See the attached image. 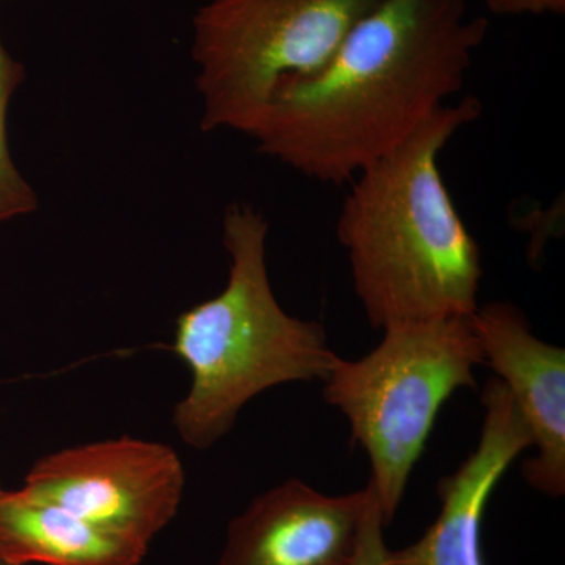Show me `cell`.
Wrapping results in <instances>:
<instances>
[{
	"mask_svg": "<svg viewBox=\"0 0 565 565\" xmlns=\"http://www.w3.org/2000/svg\"><path fill=\"white\" fill-rule=\"evenodd\" d=\"M484 364L470 318L388 327L373 351L338 356L323 379V397L351 426L366 452L370 484L388 526L423 456L438 412L459 388H476Z\"/></svg>",
	"mask_w": 565,
	"mask_h": 565,
	"instance_id": "cell-4",
	"label": "cell"
},
{
	"mask_svg": "<svg viewBox=\"0 0 565 565\" xmlns=\"http://www.w3.org/2000/svg\"><path fill=\"white\" fill-rule=\"evenodd\" d=\"M267 232L262 212L232 204L223 217L228 281L178 318L173 352L191 371V388L174 407L173 424L200 451L233 429L253 397L282 384L323 381L338 359L322 323L288 315L278 303Z\"/></svg>",
	"mask_w": 565,
	"mask_h": 565,
	"instance_id": "cell-3",
	"label": "cell"
},
{
	"mask_svg": "<svg viewBox=\"0 0 565 565\" xmlns=\"http://www.w3.org/2000/svg\"><path fill=\"white\" fill-rule=\"evenodd\" d=\"M481 401L478 446L455 473L440 479L437 519L414 544L390 550L392 565H486L481 533L487 504L516 457L533 448V435L500 379L487 382Z\"/></svg>",
	"mask_w": 565,
	"mask_h": 565,
	"instance_id": "cell-9",
	"label": "cell"
},
{
	"mask_svg": "<svg viewBox=\"0 0 565 565\" xmlns=\"http://www.w3.org/2000/svg\"><path fill=\"white\" fill-rule=\"evenodd\" d=\"M184 484L172 446L120 437L44 456L22 490L148 546L180 511Z\"/></svg>",
	"mask_w": 565,
	"mask_h": 565,
	"instance_id": "cell-6",
	"label": "cell"
},
{
	"mask_svg": "<svg viewBox=\"0 0 565 565\" xmlns=\"http://www.w3.org/2000/svg\"><path fill=\"white\" fill-rule=\"evenodd\" d=\"M367 498L288 479L234 516L217 565H352Z\"/></svg>",
	"mask_w": 565,
	"mask_h": 565,
	"instance_id": "cell-8",
	"label": "cell"
},
{
	"mask_svg": "<svg viewBox=\"0 0 565 565\" xmlns=\"http://www.w3.org/2000/svg\"><path fill=\"white\" fill-rule=\"evenodd\" d=\"M148 546L24 490L0 489V561L10 565H139Z\"/></svg>",
	"mask_w": 565,
	"mask_h": 565,
	"instance_id": "cell-10",
	"label": "cell"
},
{
	"mask_svg": "<svg viewBox=\"0 0 565 565\" xmlns=\"http://www.w3.org/2000/svg\"><path fill=\"white\" fill-rule=\"evenodd\" d=\"M24 76V66L0 43V223L31 214L39 206L35 192L11 159L7 141V107Z\"/></svg>",
	"mask_w": 565,
	"mask_h": 565,
	"instance_id": "cell-11",
	"label": "cell"
},
{
	"mask_svg": "<svg viewBox=\"0 0 565 565\" xmlns=\"http://www.w3.org/2000/svg\"><path fill=\"white\" fill-rule=\"evenodd\" d=\"M6 565H10V564H6Z\"/></svg>",
	"mask_w": 565,
	"mask_h": 565,
	"instance_id": "cell-15",
	"label": "cell"
},
{
	"mask_svg": "<svg viewBox=\"0 0 565 565\" xmlns=\"http://www.w3.org/2000/svg\"><path fill=\"white\" fill-rule=\"evenodd\" d=\"M487 31L465 0H384L321 70L277 88L248 137L310 180L351 182L462 90Z\"/></svg>",
	"mask_w": 565,
	"mask_h": 565,
	"instance_id": "cell-1",
	"label": "cell"
},
{
	"mask_svg": "<svg viewBox=\"0 0 565 565\" xmlns=\"http://www.w3.org/2000/svg\"><path fill=\"white\" fill-rule=\"evenodd\" d=\"M476 96L446 104L396 150L353 178L337 236L353 291L374 329L470 318L478 310L481 248L440 172V154L481 117Z\"/></svg>",
	"mask_w": 565,
	"mask_h": 565,
	"instance_id": "cell-2",
	"label": "cell"
},
{
	"mask_svg": "<svg viewBox=\"0 0 565 565\" xmlns=\"http://www.w3.org/2000/svg\"><path fill=\"white\" fill-rule=\"evenodd\" d=\"M484 364L511 393L533 435L523 463L527 484L546 497L565 493V351L535 337L511 302H489L470 316Z\"/></svg>",
	"mask_w": 565,
	"mask_h": 565,
	"instance_id": "cell-7",
	"label": "cell"
},
{
	"mask_svg": "<svg viewBox=\"0 0 565 565\" xmlns=\"http://www.w3.org/2000/svg\"><path fill=\"white\" fill-rule=\"evenodd\" d=\"M0 489H2V486H0Z\"/></svg>",
	"mask_w": 565,
	"mask_h": 565,
	"instance_id": "cell-14",
	"label": "cell"
},
{
	"mask_svg": "<svg viewBox=\"0 0 565 565\" xmlns=\"http://www.w3.org/2000/svg\"><path fill=\"white\" fill-rule=\"evenodd\" d=\"M367 487H370V498L364 509L359 545H356L352 565H392L388 557L390 548L385 542L384 515H382L373 486L367 482Z\"/></svg>",
	"mask_w": 565,
	"mask_h": 565,
	"instance_id": "cell-12",
	"label": "cell"
},
{
	"mask_svg": "<svg viewBox=\"0 0 565 565\" xmlns=\"http://www.w3.org/2000/svg\"><path fill=\"white\" fill-rule=\"evenodd\" d=\"M487 9L500 17L520 14H563L565 0H484Z\"/></svg>",
	"mask_w": 565,
	"mask_h": 565,
	"instance_id": "cell-13",
	"label": "cell"
},
{
	"mask_svg": "<svg viewBox=\"0 0 565 565\" xmlns=\"http://www.w3.org/2000/svg\"><path fill=\"white\" fill-rule=\"evenodd\" d=\"M384 0H211L193 18L204 132L250 136L274 93L332 58Z\"/></svg>",
	"mask_w": 565,
	"mask_h": 565,
	"instance_id": "cell-5",
	"label": "cell"
}]
</instances>
